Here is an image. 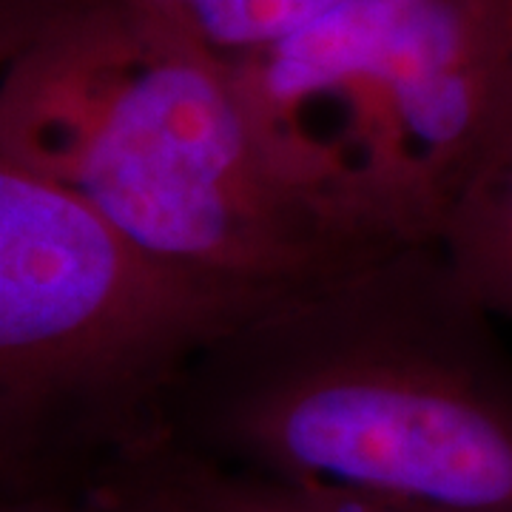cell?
I'll return each instance as SVG.
<instances>
[{
    "label": "cell",
    "instance_id": "cell-10",
    "mask_svg": "<svg viewBox=\"0 0 512 512\" xmlns=\"http://www.w3.org/2000/svg\"><path fill=\"white\" fill-rule=\"evenodd\" d=\"M510 157H512V103H510V114H507L504 134H501V143H498V151H495L493 163H498V160H510ZM490 165H487V168H490Z\"/></svg>",
    "mask_w": 512,
    "mask_h": 512
},
{
    "label": "cell",
    "instance_id": "cell-1",
    "mask_svg": "<svg viewBox=\"0 0 512 512\" xmlns=\"http://www.w3.org/2000/svg\"><path fill=\"white\" fill-rule=\"evenodd\" d=\"M165 444L399 512H512V353L430 245L242 316L185 367Z\"/></svg>",
    "mask_w": 512,
    "mask_h": 512
},
{
    "label": "cell",
    "instance_id": "cell-7",
    "mask_svg": "<svg viewBox=\"0 0 512 512\" xmlns=\"http://www.w3.org/2000/svg\"><path fill=\"white\" fill-rule=\"evenodd\" d=\"M160 15L225 60H245L308 23L342 0H126Z\"/></svg>",
    "mask_w": 512,
    "mask_h": 512
},
{
    "label": "cell",
    "instance_id": "cell-8",
    "mask_svg": "<svg viewBox=\"0 0 512 512\" xmlns=\"http://www.w3.org/2000/svg\"><path fill=\"white\" fill-rule=\"evenodd\" d=\"M0 512H163L146 484L126 464L114 473L46 490V493L18 495V498H0Z\"/></svg>",
    "mask_w": 512,
    "mask_h": 512
},
{
    "label": "cell",
    "instance_id": "cell-3",
    "mask_svg": "<svg viewBox=\"0 0 512 512\" xmlns=\"http://www.w3.org/2000/svg\"><path fill=\"white\" fill-rule=\"evenodd\" d=\"M234 69L285 183L382 245H430L501 143L512 0H342Z\"/></svg>",
    "mask_w": 512,
    "mask_h": 512
},
{
    "label": "cell",
    "instance_id": "cell-4",
    "mask_svg": "<svg viewBox=\"0 0 512 512\" xmlns=\"http://www.w3.org/2000/svg\"><path fill=\"white\" fill-rule=\"evenodd\" d=\"M268 302L177 274L0 154V498L43 493L49 464L86 484L163 447L185 367Z\"/></svg>",
    "mask_w": 512,
    "mask_h": 512
},
{
    "label": "cell",
    "instance_id": "cell-9",
    "mask_svg": "<svg viewBox=\"0 0 512 512\" xmlns=\"http://www.w3.org/2000/svg\"><path fill=\"white\" fill-rule=\"evenodd\" d=\"M72 0H0V72L35 40Z\"/></svg>",
    "mask_w": 512,
    "mask_h": 512
},
{
    "label": "cell",
    "instance_id": "cell-2",
    "mask_svg": "<svg viewBox=\"0 0 512 512\" xmlns=\"http://www.w3.org/2000/svg\"><path fill=\"white\" fill-rule=\"evenodd\" d=\"M0 154L225 291L276 299L393 251L276 174L231 60L126 0H72L0 72Z\"/></svg>",
    "mask_w": 512,
    "mask_h": 512
},
{
    "label": "cell",
    "instance_id": "cell-5",
    "mask_svg": "<svg viewBox=\"0 0 512 512\" xmlns=\"http://www.w3.org/2000/svg\"><path fill=\"white\" fill-rule=\"evenodd\" d=\"M131 467L163 512H399L316 487L228 470L168 444Z\"/></svg>",
    "mask_w": 512,
    "mask_h": 512
},
{
    "label": "cell",
    "instance_id": "cell-6",
    "mask_svg": "<svg viewBox=\"0 0 512 512\" xmlns=\"http://www.w3.org/2000/svg\"><path fill=\"white\" fill-rule=\"evenodd\" d=\"M436 248L478 308L512 319V157L481 171L461 194Z\"/></svg>",
    "mask_w": 512,
    "mask_h": 512
}]
</instances>
